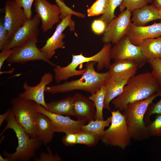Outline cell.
Segmentation results:
<instances>
[{
    "label": "cell",
    "mask_w": 161,
    "mask_h": 161,
    "mask_svg": "<svg viewBox=\"0 0 161 161\" xmlns=\"http://www.w3.org/2000/svg\"><path fill=\"white\" fill-rule=\"evenodd\" d=\"M160 92L156 78L151 72H144L129 79L122 93L111 103L116 109L123 111L128 104L147 99Z\"/></svg>",
    "instance_id": "1"
},
{
    "label": "cell",
    "mask_w": 161,
    "mask_h": 161,
    "mask_svg": "<svg viewBox=\"0 0 161 161\" xmlns=\"http://www.w3.org/2000/svg\"><path fill=\"white\" fill-rule=\"evenodd\" d=\"M96 63L94 61L86 63V71L80 78L58 85L47 86L45 92L55 94L80 90L91 94L95 93L111 77L109 70L103 73L97 72L94 68Z\"/></svg>",
    "instance_id": "2"
},
{
    "label": "cell",
    "mask_w": 161,
    "mask_h": 161,
    "mask_svg": "<svg viewBox=\"0 0 161 161\" xmlns=\"http://www.w3.org/2000/svg\"><path fill=\"white\" fill-rule=\"evenodd\" d=\"M111 48L110 43H105L101 50L92 56H85L82 52L79 55H72V61L68 65L64 67L55 66L54 69L55 81L58 83L70 77L82 75L85 72L86 68L78 70L76 69L77 67L83 63L90 61L97 62V68L98 71L104 68L109 69L112 59L110 55Z\"/></svg>",
    "instance_id": "3"
},
{
    "label": "cell",
    "mask_w": 161,
    "mask_h": 161,
    "mask_svg": "<svg viewBox=\"0 0 161 161\" xmlns=\"http://www.w3.org/2000/svg\"><path fill=\"white\" fill-rule=\"evenodd\" d=\"M7 124L1 133V135L7 129H12L15 132L18 140V145L15 152L10 153L5 150L3 152L7 161H27L34 158L35 152L42 144L38 138L31 137L15 120L11 109L7 119Z\"/></svg>",
    "instance_id": "4"
},
{
    "label": "cell",
    "mask_w": 161,
    "mask_h": 161,
    "mask_svg": "<svg viewBox=\"0 0 161 161\" xmlns=\"http://www.w3.org/2000/svg\"><path fill=\"white\" fill-rule=\"evenodd\" d=\"M161 92L146 99L128 104L123 111L126 124L132 139L141 141L148 138L146 125L144 120L145 113L149 105Z\"/></svg>",
    "instance_id": "5"
},
{
    "label": "cell",
    "mask_w": 161,
    "mask_h": 161,
    "mask_svg": "<svg viewBox=\"0 0 161 161\" xmlns=\"http://www.w3.org/2000/svg\"><path fill=\"white\" fill-rule=\"evenodd\" d=\"M118 110L111 112V122L105 130L100 140L105 145L124 150L131 144L132 138L124 116Z\"/></svg>",
    "instance_id": "6"
},
{
    "label": "cell",
    "mask_w": 161,
    "mask_h": 161,
    "mask_svg": "<svg viewBox=\"0 0 161 161\" xmlns=\"http://www.w3.org/2000/svg\"><path fill=\"white\" fill-rule=\"evenodd\" d=\"M11 109L15 120L31 137H37L36 120L39 112L36 108V103L18 96L10 101Z\"/></svg>",
    "instance_id": "7"
},
{
    "label": "cell",
    "mask_w": 161,
    "mask_h": 161,
    "mask_svg": "<svg viewBox=\"0 0 161 161\" xmlns=\"http://www.w3.org/2000/svg\"><path fill=\"white\" fill-rule=\"evenodd\" d=\"M38 37L32 38L12 49V52L7 60L9 63L24 64L32 61L41 60L54 66L53 63L36 46Z\"/></svg>",
    "instance_id": "8"
},
{
    "label": "cell",
    "mask_w": 161,
    "mask_h": 161,
    "mask_svg": "<svg viewBox=\"0 0 161 161\" xmlns=\"http://www.w3.org/2000/svg\"><path fill=\"white\" fill-rule=\"evenodd\" d=\"M110 55L114 61L124 60L132 61L137 64L138 68L143 66L147 61L140 47L133 44L126 35L111 48Z\"/></svg>",
    "instance_id": "9"
},
{
    "label": "cell",
    "mask_w": 161,
    "mask_h": 161,
    "mask_svg": "<svg viewBox=\"0 0 161 161\" xmlns=\"http://www.w3.org/2000/svg\"><path fill=\"white\" fill-rule=\"evenodd\" d=\"M131 13L126 9L107 25L102 38L103 42L115 44L126 35L131 23Z\"/></svg>",
    "instance_id": "10"
},
{
    "label": "cell",
    "mask_w": 161,
    "mask_h": 161,
    "mask_svg": "<svg viewBox=\"0 0 161 161\" xmlns=\"http://www.w3.org/2000/svg\"><path fill=\"white\" fill-rule=\"evenodd\" d=\"M72 14H69L61 19L57 25L52 35L47 39L45 44L40 49L49 59L55 54L56 49L65 48V42L63 40L66 35L63 32L67 27H69L70 31L74 30L75 23L72 19Z\"/></svg>",
    "instance_id": "11"
},
{
    "label": "cell",
    "mask_w": 161,
    "mask_h": 161,
    "mask_svg": "<svg viewBox=\"0 0 161 161\" xmlns=\"http://www.w3.org/2000/svg\"><path fill=\"white\" fill-rule=\"evenodd\" d=\"M35 11L41 21V28L46 32L60 21L61 11L59 6L52 4L47 0H35Z\"/></svg>",
    "instance_id": "12"
},
{
    "label": "cell",
    "mask_w": 161,
    "mask_h": 161,
    "mask_svg": "<svg viewBox=\"0 0 161 161\" xmlns=\"http://www.w3.org/2000/svg\"><path fill=\"white\" fill-rule=\"evenodd\" d=\"M38 111L47 116L51 120L55 132L78 133L82 131V126L86 123L71 119L69 116L54 114L48 111L42 106L36 103Z\"/></svg>",
    "instance_id": "13"
},
{
    "label": "cell",
    "mask_w": 161,
    "mask_h": 161,
    "mask_svg": "<svg viewBox=\"0 0 161 161\" xmlns=\"http://www.w3.org/2000/svg\"><path fill=\"white\" fill-rule=\"evenodd\" d=\"M41 21L40 18L36 14L31 18L27 19L8 41L3 50L11 49L32 38L38 37L39 31L38 26Z\"/></svg>",
    "instance_id": "14"
},
{
    "label": "cell",
    "mask_w": 161,
    "mask_h": 161,
    "mask_svg": "<svg viewBox=\"0 0 161 161\" xmlns=\"http://www.w3.org/2000/svg\"><path fill=\"white\" fill-rule=\"evenodd\" d=\"M27 19L23 9L14 1L9 0L6 2L3 23L8 32L9 40Z\"/></svg>",
    "instance_id": "15"
},
{
    "label": "cell",
    "mask_w": 161,
    "mask_h": 161,
    "mask_svg": "<svg viewBox=\"0 0 161 161\" xmlns=\"http://www.w3.org/2000/svg\"><path fill=\"white\" fill-rule=\"evenodd\" d=\"M53 79L52 74L50 72H47L42 76L39 83L35 86H30L27 82H24L23 85L24 91L20 93L18 96L33 101L46 109L47 105L45 100L44 92L47 86L52 82Z\"/></svg>",
    "instance_id": "16"
},
{
    "label": "cell",
    "mask_w": 161,
    "mask_h": 161,
    "mask_svg": "<svg viewBox=\"0 0 161 161\" xmlns=\"http://www.w3.org/2000/svg\"><path fill=\"white\" fill-rule=\"evenodd\" d=\"M126 35L133 44L138 46L145 40L161 36V21L141 26H136L131 23Z\"/></svg>",
    "instance_id": "17"
},
{
    "label": "cell",
    "mask_w": 161,
    "mask_h": 161,
    "mask_svg": "<svg viewBox=\"0 0 161 161\" xmlns=\"http://www.w3.org/2000/svg\"><path fill=\"white\" fill-rule=\"evenodd\" d=\"M73 97L75 116L77 120L86 123L95 120L96 109L92 101L79 93H76Z\"/></svg>",
    "instance_id": "18"
},
{
    "label": "cell",
    "mask_w": 161,
    "mask_h": 161,
    "mask_svg": "<svg viewBox=\"0 0 161 161\" xmlns=\"http://www.w3.org/2000/svg\"><path fill=\"white\" fill-rule=\"evenodd\" d=\"M137 64L128 60H119L111 64L109 68L112 78L122 81L128 80L135 75L138 68Z\"/></svg>",
    "instance_id": "19"
},
{
    "label": "cell",
    "mask_w": 161,
    "mask_h": 161,
    "mask_svg": "<svg viewBox=\"0 0 161 161\" xmlns=\"http://www.w3.org/2000/svg\"><path fill=\"white\" fill-rule=\"evenodd\" d=\"M160 10L153 4L146 5L132 12L131 21L135 25L141 26H145L149 22L161 19Z\"/></svg>",
    "instance_id": "20"
},
{
    "label": "cell",
    "mask_w": 161,
    "mask_h": 161,
    "mask_svg": "<svg viewBox=\"0 0 161 161\" xmlns=\"http://www.w3.org/2000/svg\"><path fill=\"white\" fill-rule=\"evenodd\" d=\"M37 137L41 144L47 145L50 143L55 132L50 120L45 115L39 112L36 120Z\"/></svg>",
    "instance_id": "21"
},
{
    "label": "cell",
    "mask_w": 161,
    "mask_h": 161,
    "mask_svg": "<svg viewBox=\"0 0 161 161\" xmlns=\"http://www.w3.org/2000/svg\"><path fill=\"white\" fill-rule=\"evenodd\" d=\"M128 80L119 81L111 77L106 81L103 85L105 90L104 109L111 111L110 103L122 93Z\"/></svg>",
    "instance_id": "22"
},
{
    "label": "cell",
    "mask_w": 161,
    "mask_h": 161,
    "mask_svg": "<svg viewBox=\"0 0 161 161\" xmlns=\"http://www.w3.org/2000/svg\"><path fill=\"white\" fill-rule=\"evenodd\" d=\"M46 109L58 114L75 116L73 96H69L58 100L52 101L47 103Z\"/></svg>",
    "instance_id": "23"
},
{
    "label": "cell",
    "mask_w": 161,
    "mask_h": 161,
    "mask_svg": "<svg viewBox=\"0 0 161 161\" xmlns=\"http://www.w3.org/2000/svg\"><path fill=\"white\" fill-rule=\"evenodd\" d=\"M138 46L147 60L160 58L161 56V36L145 40Z\"/></svg>",
    "instance_id": "24"
},
{
    "label": "cell",
    "mask_w": 161,
    "mask_h": 161,
    "mask_svg": "<svg viewBox=\"0 0 161 161\" xmlns=\"http://www.w3.org/2000/svg\"><path fill=\"white\" fill-rule=\"evenodd\" d=\"M111 121V116L105 120H92L88 122L87 124L82 126V131L93 134L99 137L101 139L104 132L105 128L109 125Z\"/></svg>",
    "instance_id": "25"
},
{
    "label": "cell",
    "mask_w": 161,
    "mask_h": 161,
    "mask_svg": "<svg viewBox=\"0 0 161 161\" xmlns=\"http://www.w3.org/2000/svg\"><path fill=\"white\" fill-rule=\"evenodd\" d=\"M105 95V90L103 85L95 93L91 94L88 97L95 106L96 112L95 120L104 119L103 109H104Z\"/></svg>",
    "instance_id": "26"
},
{
    "label": "cell",
    "mask_w": 161,
    "mask_h": 161,
    "mask_svg": "<svg viewBox=\"0 0 161 161\" xmlns=\"http://www.w3.org/2000/svg\"><path fill=\"white\" fill-rule=\"evenodd\" d=\"M123 0H106L105 11L99 18L104 21L107 25L115 17L114 11L119 6Z\"/></svg>",
    "instance_id": "27"
},
{
    "label": "cell",
    "mask_w": 161,
    "mask_h": 161,
    "mask_svg": "<svg viewBox=\"0 0 161 161\" xmlns=\"http://www.w3.org/2000/svg\"><path fill=\"white\" fill-rule=\"evenodd\" d=\"M77 144L93 147L96 145L100 140L99 137L90 132L81 131L77 133Z\"/></svg>",
    "instance_id": "28"
},
{
    "label": "cell",
    "mask_w": 161,
    "mask_h": 161,
    "mask_svg": "<svg viewBox=\"0 0 161 161\" xmlns=\"http://www.w3.org/2000/svg\"><path fill=\"white\" fill-rule=\"evenodd\" d=\"M152 2V0H123L119 6L120 10L122 12L126 8V9L132 12L134 10L139 9Z\"/></svg>",
    "instance_id": "29"
},
{
    "label": "cell",
    "mask_w": 161,
    "mask_h": 161,
    "mask_svg": "<svg viewBox=\"0 0 161 161\" xmlns=\"http://www.w3.org/2000/svg\"><path fill=\"white\" fill-rule=\"evenodd\" d=\"M149 136L161 137V114H157L154 120L150 121L146 125Z\"/></svg>",
    "instance_id": "30"
},
{
    "label": "cell",
    "mask_w": 161,
    "mask_h": 161,
    "mask_svg": "<svg viewBox=\"0 0 161 161\" xmlns=\"http://www.w3.org/2000/svg\"><path fill=\"white\" fill-rule=\"evenodd\" d=\"M106 0H97L87 10L89 17L97 16L103 14L105 11Z\"/></svg>",
    "instance_id": "31"
},
{
    "label": "cell",
    "mask_w": 161,
    "mask_h": 161,
    "mask_svg": "<svg viewBox=\"0 0 161 161\" xmlns=\"http://www.w3.org/2000/svg\"><path fill=\"white\" fill-rule=\"evenodd\" d=\"M147 62L150 65L151 72L157 80L161 90V59L158 58L147 60Z\"/></svg>",
    "instance_id": "32"
},
{
    "label": "cell",
    "mask_w": 161,
    "mask_h": 161,
    "mask_svg": "<svg viewBox=\"0 0 161 161\" xmlns=\"http://www.w3.org/2000/svg\"><path fill=\"white\" fill-rule=\"evenodd\" d=\"M160 100L156 103L152 102L148 106L144 117V120L145 124L150 121L151 116L154 114H161V96Z\"/></svg>",
    "instance_id": "33"
},
{
    "label": "cell",
    "mask_w": 161,
    "mask_h": 161,
    "mask_svg": "<svg viewBox=\"0 0 161 161\" xmlns=\"http://www.w3.org/2000/svg\"><path fill=\"white\" fill-rule=\"evenodd\" d=\"M48 153L40 152L38 157H34L35 161H61L62 159L57 154H54L49 146L47 148Z\"/></svg>",
    "instance_id": "34"
},
{
    "label": "cell",
    "mask_w": 161,
    "mask_h": 161,
    "mask_svg": "<svg viewBox=\"0 0 161 161\" xmlns=\"http://www.w3.org/2000/svg\"><path fill=\"white\" fill-rule=\"evenodd\" d=\"M20 7L23 8L28 19L32 18V7L35 0H13Z\"/></svg>",
    "instance_id": "35"
},
{
    "label": "cell",
    "mask_w": 161,
    "mask_h": 161,
    "mask_svg": "<svg viewBox=\"0 0 161 161\" xmlns=\"http://www.w3.org/2000/svg\"><path fill=\"white\" fill-rule=\"evenodd\" d=\"M107 26V24L104 21L98 18L93 21L91 27L92 31L95 34L100 35L104 32Z\"/></svg>",
    "instance_id": "36"
},
{
    "label": "cell",
    "mask_w": 161,
    "mask_h": 161,
    "mask_svg": "<svg viewBox=\"0 0 161 161\" xmlns=\"http://www.w3.org/2000/svg\"><path fill=\"white\" fill-rule=\"evenodd\" d=\"M9 39L8 31L5 28L2 17L0 21V50H2Z\"/></svg>",
    "instance_id": "37"
},
{
    "label": "cell",
    "mask_w": 161,
    "mask_h": 161,
    "mask_svg": "<svg viewBox=\"0 0 161 161\" xmlns=\"http://www.w3.org/2000/svg\"><path fill=\"white\" fill-rule=\"evenodd\" d=\"M77 133L65 134L61 139L62 143L66 146H70L77 144Z\"/></svg>",
    "instance_id": "38"
},
{
    "label": "cell",
    "mask_w": 161,
    "mask_h": 161,
    "mask_svg": "<svg viewBox=\"0 0 161 161\" xmlns=\"http://www.w3.org/2000/svg\"><path fill=\"white\" fill-rule=\"evenodd\" d=\"M12 52V49H4L0 53V69H1L4 63L7 60Z\"/></svg>",
    "instance_id": "39"
},
{
    "label": "cell",
    "mask_w": 161,
    "mask_h": 161,
    "mask_svg": "<svg viewBox=\"0 0 161 161\" xmlns=\"http://www.w3.org/2000/svg\"><path fill=\"white\" fill-rule=\"evenodd\" d=\"M11 109H8L4 114L0 115V126L3 123L7 118L10 112Z\"/></svg>",
    "instance_id": "40"
},
{
    "label": "cell",
    "mask_w": 161,
    "mask_h": 161,
    "mask_svg": "<svg viewBox=\"0 0 161 161\" xmlns=\"http://www.w3.org/2000/svg\"><path fill=\"white\" fill-rule=\"evenodd\" d=\"M153 4L160 10H161V0H154Z\"/></svg>",
    "instance_id": "41"
},
{
    "label": "cell",
    "mask_w": 161,
    "mask_h": 161,
    "mask_svg": "<svg viewBox=\"0 0 161 161\" xmlns=\"http://www.w3.org/2000/svg\"><path fill=\"white\" fill-rule=\"evenodd\" d=\"M0 161H7V160L4 158L1 154L0 155Z\"/></svg>",
    "instance_id": "42"
},
{
    "label": "cell",
    "mask_w": 161,
    "mask_h": 161,
    "mask_svg": "<svg viewBox=\"0 0 161 161\" xmlns=\"http://www.w3.org/2000/svg\"><path fill=\"white\" fill-rule=\"evenodd\" d=\"M55 1H59L61 2H64L63 0H55Z\"/></svg>",
    "instance_id": "43"
},
{
    "label": "cell",
    "mask_w": 161,
    "mask_h": 161,
    "mask_svg": "<svg viewBox=\"0 0 161 161\" xmlns=\"http://www.w3.org/2000/svg\"><path fill=\"white\" fill-rule=\"evenodd\" d=\"M159 13H160V16L161 17V10H160Z\"/></svg>",
    "instance_id": "44"
},
{
    "label": "cell",
    "mask_w": 161,
    "mask_h": 161,
    "mask_svg": "<svg viewBox=\"0 0 161 161\" xmlns=\"http://www.w3.org/2000/svg\"><path fill=\"white\" fill-rule=\"evenodd\" d=\"M160 58L161 59V57H160Z\"/></svg>",
    "instance_id": "45"
}]
</instances>
